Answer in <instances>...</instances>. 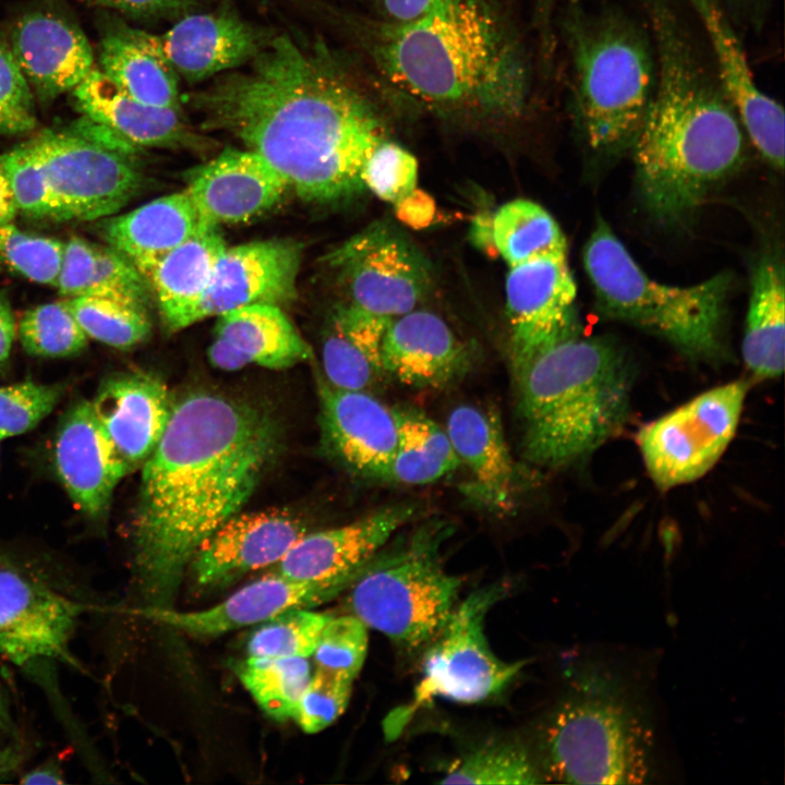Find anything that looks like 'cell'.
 I'll list each match as a JSON object with an SVG mask.
<instances>
[{
  "label": "cell",
  "mask_w": 785,
  "mask_h": 785,
  "mask_svg": "<svg viewBox=\"0 0 785 785\" xmlns=\"http://www.w3.org/2000/svg\"><path fill=\"white\" fill-rule=\"evenodd\" d=\"M246 65L188 95L203 128L240 140L307 202L362 193V168L387 130L349 63L324 38L281 34Z\"/></svg>",
  "instance_id": "cell-1"
},
{
  "label": "cell",
  "mask_w": 785,
  "mask_h": 785,
  "mask_svg": "<svg viewBox=\"0 0 785 785\" xmlns=\"http://www.w3.org/2000/svg\"><path fill=\"white\" fill-rule=\"evenodd\" d=\"M277 445L274 422L245 402L198 390L173 403L159 443L142 466L132 523L141 606L172 607L191 559L241 511Z\"/></svg>",
  "instance_id": "cell-2"
},
{
  "label": "cell",
  "mask_w": 785,
  "mask_h": 785,
  "mask_svg": "<svg viewBox=\"0 0 785 785\" xmlns=\"http://www.w3.org/2000/svg\"><path fill=\"white\" fill-rule=\"evenodd\" d=\"M366 34L382 76L437 114L503 122L521 117L528 106V55L491 0H439L411 21H375Z\"/></svg>",
  "instance_id": "cell-3"
},
{
  "label": "cell",
  "mask_w": 785,
  "mask_h": 785,
  "mask_svg": "<svg viewBox=\"0 0 785 785\" xmlns=\"http://www.w3.org/2000/svg\"><path fill=\"white\" fill-rule=\"evenodd\" d=\"M647 11L656 83L631 148L647 210L675 224L742 164L746 134L667 0H647Z\"/></svg>",
  "instance_id": "cell-4"
},
{
  "label": "cell",
  "mask_w": 785,
  "mask_h": 785,
  "mask_svg": "<svg viewBox=\"0 0 785 785\" xmlns=\"http://www.w3.org/2000/svg\"><path fill=\"white\" fill-rule=\"evenodd\" d=\"M632 381L611 339L577 335L542 352L516 379L524 458L554 469L584 460L624 427Z\"/></svg>",
  "instance_id": "cell-5"
},
{
  "label": "cell",
  "mask_w": 785,
  "mask_h": 785,
  "mask_svg": "<svg viewBox=\"0 0 785 785\" xmlns=\"http://www.w3.org/2000/svg\"><path fill=\"white\" fill-rule=\"evenodd\" d=\"M566 29L573 107L585 143L603 155L631 148L656 83L650 37L613 10L575 9Z\"/></svg>",
  "instance_id": "cell-6"
},
{
  "label": "cell",
  "mask_w": 785,
  "mask_h": 785,
  "mask_svg": "<svg viewBox=\"0 0 785 785\" xmlns=\"http://www.w3.org/2000/svg\"><path fill=\"white\" fill-rule=\"evenodd\" d=\"M583 264L603 315L659 335L689 359L716 363L727 358L728 274L689 287L660 283L601 219L585 243Z\"/></svg>",
  "instance_id": "cell-7"
},
{
  "label": "cell",
  "mask_w": 785,
  "mask_h": 785,
  "mask_svg": "<svg viewBox=\"0 0 785 785\" xmlns=\"http://www.w3.org/2000/svg\"><path fill=\"white\" fill-rule=\"evenodd\" d=\"M450 531L446 521H428L376 554L348 588L350 614L402 650H424L449 618L461 585L440 558Z\"/></svg>",
  "instance_id": "cell-8"
},
{
  "label": "cell",
  "mask_w": 785,
  "mask_h": 785,
  "mask_svg": "<svg viewBox=\"0 0 785 785\" xmlns=\"http://www.w3.org/2000/svg\"><path fill=\"white\" fill-rule=\"evenodd\" d=\"M653 748L650 727L624 702L580 696L550 715L535 759L544 781L643 784L653 776Z\"/></svg>",
  "instance_id": "cell-9"
},
{
  "label": "cell",
  "mask_w": 785,
  "mask_h": 785,
  "mask_svg": "<svg viewBox=\"0 0 785 785\" xmlns=\"http://www.w3.org/2000/svg\"><path fill=\"white\" fill-rule=\"evenodd\" d=\"M505 593L504 585H486L455 606L442 630L424 648L421 680L411 702L391 717V736L434 698L481 702L499 693L518 674L523 662L498 659L484 633L486 614Z\"/></svg>",
  "instance_id": "cell-10"
},
{
  "label": "cell",
  "mask_w": 785,
  "mask_h": 785,
  "mask_svg": "<svg viewBox=\"0 0 785 785\" xmlns=\"http://www.w3.org/2000/svg\"><path fill=\"white\" fill-rule=\"evenodd\" d=\"M748 391L734 381L644 425L637 445L655 486L667 491L708 473L734 438Z\"/></svg>",
  "instance_id": "cell-11"
},
{
  "label": "cell",
  "mask_w": 785,
  "mask_h": 785,
  "mask_svg": "<svg viewBox=\"0 0 785 785\" xmlns=\"http://www.w3.org/2000/svg\"><path fill=\"white\" fill-rule=\"evenodd\" d=\"M349 303L394 319L423 301L432 288L430 262L404 232L375 221L327 255Z\"/></svg>",
  "instance_id": "cell-12"
},
{
  "label": "cell",
  "mask_w": 785,
  "mask_h": 785,
  "mask_svg": "<svg viewBox=\"0 0 785 785\" xmlns=\"http://www.w3.org/2000/svg\"><path fill=\"white\" fill-rule=\"evenodd\" d=\"M28 142L46 172L58 220L107 218L141 188L135 153L107 146L71 128L44 131Z\"/></svg>",
  "instance_id": "cell-13"
},
{
  "label": "cell",
  "mask_w": 785,
  "mask_h": 785,
  "mask_svg": "<svg viewBox=\"0 0 785 785\" xmlns=\"http://www.w3.org/2000/svg\"><path fill=\"white\" fill-rule=\"evenodd\" d=\"M86 609L20 569L0 567V654L33 676L56 663L80 668L71 642Z\"/></svg>",
  "instance_id": "cell-14"
},
{
  "label": "cell",
  "mask_w": 785,
  "mask_h": 785,
  "mask_svg": "<svg viewBox=\"0 0 785 785\" xmlns=\"http://www.w3.org/2000/svg\"><path fill=\"white\" fill-rule=\"evenodd\" d=\"M576 293L566 255L509 267L506 309L515 379L542 352L580 335L573 311Z\"/></svg>",
  "instance_id": "cell-15"
},
{
  "label": "cell",
  "mask_w": 785,
  "mask_h": 785,
  "mask_svg": "<svg viewBox=\"0 0 785 785\" xmlns=\"http://www.w3.org/2000/svg\"><path fill=\"white\" fill-rule=\"evenodd\" d=\"M306 532L304 520L289 510L239 511L202 544L186 573L201 593L225 589L251 571L274 566Z\"/></svg>",
  "instance_id": "cell-16"
},
{
  "label": "cell",
  "mask_w": 785,
  "mask_h": 785,
  "mask_svg": "<svg viewBox=\"0 0 785 785\" xmlns=\"http://www.w3.org/2000/svg\"><path fill=\"white\" fill-rule=\"evenodd\" d=\"M347 589L339 582L295 580L269 572L207 608L178 611L173 607L138 606L130 611L191 637L210 638L258 625L289 609L312 608Z\"/></svg>",
  "instance_id": "cell-17"
},
{
  "label": "cell",
  "mask_w": 785,
  "mask_h": 785,
  "mask_svg": "<svg viewBox=\"0 0 785 785\" xmlns=\"http://www.w3.org/2000/svg\"><path fill=\"white\" fill-rule=\"evenodd\" d=\"M11 51L43 106L71 93L95 68L93 48L63 10L38 5L22 13L9 37Z\"/></svg>",
  "instance_id": "cell-18"
},
{
  "label": "cell",
  "mask_w": 785,
  "mask_h": 785,
  "mask_svg": "<svg viewBox=\"0 0 785 785\" xmlns=\"http://www.w3.org/2000/svg\"><path fill=\"white\" fill-rule=\"evenodd\" d=\"M714 56L715 77L742 130L775 169L784 167V109L757 84L744 47L720 0H688Z\"/></svg>",
  "instance_id": "cell-19"
},
{
  "label": "cell",
  "mask_w": 785,
  "mask_h": 785,
  "mask_svg": "<svg viewBox=\"0 0 785 785\" xmlns=\"http://www.w3.org/2000/svg\"><path fill=\"white\" fill-rule=\"evenodd\" d=\"M301 258V245L290 239L226 246L196 309L195 323L245 305L291 304Z\"/></svg>",
  "instance_id": "cell-20"
},
{
  "label": "cell",
  "mask_w": 785,
  "mask_h": 785,
  "mask_svg": "<svg viewBox=\"0 0 785 785\" xmlns=\"http://www.w3.org/2000/svg\"><path fill=\"white\" fill-rule=\"evenodd\" d=\"M414 515L413 505H394L341 527L306 532L270 572L295 580L334 581L349 588L394 533Z\"/></svg>",
  "instance_id": "cell-21"
},
{
  "label": "cell",
  "mask_w": 785,
  "mask_h": 785,
  "mask_svg": "<svg viewBox=\"0 0 785 785\" xmlns=\"http://www.w3.org/2000/svg\"><path fill=\"white\" fill-rule=\"evenodd\" d=\"M288 189L283 177L261 155L231 147L192 169L185 188L212 227L250 221L275 207Z\"/></svg>",
  "instance_id": "cell-22"
},
{
  "label": "cell",
  "mask_w": 785,
  "mask_h": 785,
  "mask_svg": "<svg viewBox=\"0 0 785 785\" xmlns=\"http://www.w3.org/2000/svg\"><path fill=\"white\" fill-rule=\"evenodd\" d=\"M95 416L126 474L153 454L173 401L165 382L143 371L109 375L90 401Z\"/></svg>",
  "instance_id": "cell-23"
},
{
  "label": "cell",
  "mask_w": 785,
  "mask_h": 785,
  "mask_svg": "<svg viewBox=\"0 0 785 785\" xmlns=\"http://www.w3.org/2000/svg\"><path fill=\"white\" fill-rule=\"evenodd\" d=\"M471 349L430 311L412 310L388 325L379 351L382 372L414 388L438 389L472 365Z\"/></svg>",
  "instance_id": "cell-24"
},
{
  "label": "cell",
  "mask_w": 785,
  "mask_h": 785,
  "mask_svg": "<svg viewBox=\"0 0 785 785\" xmlns=\"http://www.w3.org/2000/svg\"><path fill=\"white\" fill-rule=\"evenodd\" d=\"M155 35L178 76L190 84L243 67L267 40L230 9L186 13Z\"/></svg>",
  "instance_id": "cell-25"
},
{
  "label": "cell",
  "mask_w": 785,
  "mask_h": 785,
  "mask_svg": "<svg viewBox=\"0 0 785 785\" xmlns=\"http://www.w3.org/2000/svg\"><path fill=\"white\" fill-rule=\"evenodd\" d=\"M59 480L89 519H104L113 490L126 474L102 432L90 401L74 403L62 416L53 442Z\"/></svg>",
  "instance_id": "cell-26"
},
{
  "label": "cell",
  "mask_w": 785,
  "mask_h": 785,
  "mask_svg": "<svg viewBox=\"0 0 785 785\" xmlns=\"http://www.w3.org/2000/svg\"><path fill=\"white\" fill-rule=\"evenodd\" d=\"M323 436L349 469L377 479L392 457L398 432L394 410L363 390H343L317 378Z\"/></svg>",
  "instance_id": "cell-27"
},
{
  "label": "cell",
  "mask_w": 785,
  "mask_h": 785,
  "mask_svg": "<svg viewBox=\"0 0 785 785\" xmlns=\"http://www.w3.org/2000/svg\"><path fill=\"white\" fill-rule=\"evenodd\" d=\"M445 431L460 462L471 472L472 480L464 488L468 496L491 511H511L519 492V473L496 413L461 404L450 412Z\"/></svg>",
  "instance_id": "cell-28"
},
{
  "label": "cell",
  "mask_w": 785,
  "mask_h": 785,
  "mask_svg": "<svg viewBox=\"0 0 785 785\" xmlns=\"http://www.w3.org/2000/svg\"><path fill=\"white\" fill-rule=\"evenodd\" d=\"M97 67L128 96L147 105L182 111L180 77L155 34L120 20H104Z\"/></svg>",
  "instance_id": "cell-29"
},
{
  "label": "cell",
  "mask_w": 785,
  "mask_h": 785,
  "mask_svg": "<svg viewBox=\"0 0 785 785\" xmlns=\"http://www.w3.org/2000/svg\"><path fill=\"white\" fill-rule=\"evenodd\" d=\"M74 108L137 146L193 148L197 136L183 112L141 102L118 88L96 65L71 92Z\"/></svg>",
  "instance_id": "cell-30"
},
{
  "label": "cell",
  "mask_w": 785,
  "mask_h": 785,
  "mask_svg": "<svg viewBox=\"0 0 785 785\" xmlns=\"http://www.w3.org/2000/svg\"><path fill=\"white\" fill-rule=\"evenodd\" d=\"M209 227L184 189L107 217L100 224V233L143 274L158 258Z\"/></svg>",
  "instance_id": "cell-31"
},
{
  "label": "cell",
  "mask_w": 785,
  "mask_h": 785,
  "mask_svg": "<svg viewBox=\"0 0 785 785\" xmlns=\"http://www.w3.org/2000/svg\"><path fill=\"white\" fill-rule=\"evenodd\" d=\"M226 246L218 227H209L143 271L168 330L179 331L195 324L196 309Z\"/></svg>",
  "instance_id": "cell-32"
},
{
  "label": "cell",
  "mask_w": 785,
  "mask_h": 785,
  "mask_svg": "<svg viewBox=\"0 0 785 785\" xmlns=\"http://www.w3.org/2000/svg\"><path fill=\"white\" fill-rule=\"evenodd\" d=\"M214 338L231 350L240 369L256 364L283 370L313 357L282 309L270 304L240 306L218 315Z\"/></svg>",
  "instance_id": "cell-33"
},
{
  "label": "cell",
  "mask_w": 785,
  "mask_h": 785,
  "mask_svg": "<svg viewBox=\"0 0 785 785\" xmlns=\"http://www.w3.org/2000/svg\"><path fill=\"white\" fill-rule=\"evenodd\" d=\"M55 287L65 298H107L146 311L149 305L148 282L125 255L80 237L64 243Z\"/></svg>",
  "instance_id": "cell-34"
},
{
  "label": "cell",
  "mask_w": 785,
  "mask_h": 785,
  "mask_svg": "<svg viewBox=\"0 0 785 785\" xmlns=\"http://www.w3.org/2000/svg\"><path fill=\"white\" fill-rule=\"evenodd\" d=\"M785 277L782 256L765 253L756 264L742 340V358L758 378L782 375L785 350Z\"/></svg>",
  "instance_id": "cell-35"
},
{
  "label": "cell",
  "mask_w": 785,
  "mask_h": 785,
  "mask_svg": "<svg viewBox=\"0 0 785 785\" xmlns=\"http://www.w3.org/2000/svg\"><path fill=\"white\" fill-rule=\"evenodd\" d=\"M394 414L397 447L377 479L427 484L458 469L460 460L445 430L416 410L399 409Z\"/></svg>",
  "instance_id": "cell-36"
},
{
  "label": "cell",
  "mask_w": 785,
  "mask_h": 785,
  "mask_svg": "<svg viewBox=\"0 0 785 785\" xmlns=\"http://www.w3.org/2000/svg\"><path fill=\"white\" fill-rule=\"evenodd\" d=\"M492 240L509 267L567 252L565 235L554 217L541 205L523 198L507 202L495 212Z\"/></svg>",
  "instance_id": "cell-37"
},
{
  "label": "cell",
  "mask_w": 785,
  "mask_h": 785,
  "mask_svg": "<svg viewBox=\"0 0 785 785\" xmlns=\"http://www.w3.org/2000/svg\"><path fill=\"white\" fill-rule=\"evenodd\" d=\"M235 673L261 710L278 722L293 720L311 668L304 657H252Z\"/></svg>",
  "instance_id": "cell-38"
},
{
  "label": "cell",
  "mask_w": 785,
  "mask_h": 785,
  "mask_svg": "<svg viewBox=\"0 0 785 785\" xmlns=\"http://www.w3.org/2000/svg\"><path fill=\"white\" fill-rule=\"evenodd\" d=\"M544 782L535 757L511 739L488 741L456 760L442 784H536Z\"/></svg>",
  "instance_id": "cell-39"
},
{
  "label": "cell",
  "mask_w": 785,
  "mask_h": 785,
  "mask_svg": "<svg viewBox=\"0 0 785 785\" xmlns=\"http://www.w3.org/2000/svg\"><path fill=\"white\" fill-rule=\"evenodd\" d=\"M69 310L88 338L117 349H129L150 333L147 311L99 297L64 299Z\"/></svg>",
  "instance_id": "cell-40"
},
{
  "label": "cell",
  "mask_w": 785,
  "mask_h": 785,
  "mask_svg": "<svg viewBox=\"0 0 785 785\" xmlns=\"http://www.w3.org/2000/svg\"><path fill=\"white\" fill-rule=\"evenodd\" d=\"M329 617L311 608L282 612L253 630L246 643L247 656L307 659Z\"/></svg>",
  "instance_id": "cell-41"
},
{
  "label": "cell",
  "mask_w": 785,
  "mask_h": 785,
  "mask_svg": "<svg viewBox=\"0 0 785 785\" xmlns=\"http://www.w3.org/2000/svg\"><path fill=\"white\" fill-rule=\"evenodd\" d=\"M16 333L26 352L43 358L77 354L88 339L64 300L26 311L16 326Z\"/></svg>",
  "instance_id": "cell-42"
},
{
  "label": "cell",
  "mask_w": 785,
  "mask_h": 785,
  "mask_svg": "<svg viewBox=\"0 0 785 785\" xmlns=\"http://www.w3.org/2000/svg\"><path fill=\"white\" fill-rule=\"evenodd\" d=\"M64 243L24 232L12 222L0 224V267L44 285L56 286Z\"/></svg>",
  "instance_id": "cell-43"
},
{
  "label": "cell",
  "mask_w": 785,
  "mask_h": 785,
  "mask_svg": "<svg viewBox=\"0 0 785 785\" xmlns=\"http://www.w3.org/2000/svg\"><path fill=\"white\" fill-rule=\"evenodd\" d=\"M17 213L33 219L58 220L46 172L29 142L0 154Z\"/></svg>",
  "instance_id": "cell-44"
},
{
  "label": "cell",
  "mask_w": 785,
  "mask_h": 785,
  "mask_svg": "<svg viewBox=\"0 0 785 785\" xmlns=\"http://www.w3.org/2000/svg\"><path fill=\"white\" fill-rule=\"evenodd\" d=\"M353 678L316 666L300 698L293 721L306 734L331 725L346 710Z\"/></svg>",
  "instance_id": "cell-45"
},
{
  "label": "cell",
  "mask_w": 785,
  "mask_h": 785,
  "mask_svg": "<svg viewBox=\"0 0 785 785\" xmlns=\"http://www.w3.org/2000/svg\"><path fill=\"white\" fill-rule=\"evenodd\" d=\"M62 384L24 381L0 387V440L34 428L58 404Z\"/></svg>",
  "instance_id": "cell-46"
},
{
  "label": "cell",
  "mask_w": 785,
  "mask_h": 785,
  "mask_svg": "<svg viewBox=\"0 0 785 785\" xmlns=\"http://www.w3.org/2000/svg\"><path fill=\"white\" fill-rule=\"evenodd\" d=\"M367 641V627L357 616H330L312 655L316 666L354 679L364 664Z\"/></svg>",
  "instance_id": "cell-47"
},
{
  "label": "cell",
  "mask_w": 785,
  "mask_h": 785,
  "mask_svg": "<svg viewBox=\"0 0 785 785\" xmlns=\"http://www.w3.org/2000/svg\"><path fill=\"white\" fill-rule=\"evenodd\" d=\"M361 177L365 189L395 204L415 189L418 161L406 148L386 138L366 159Z\"/></svg>",
  "instance_id": "cell-48"
},
{
  "label": "cell",
  "mask_w": 785,
  "mask_h": 785,
  "mask_svg": "<svg viewBox=\"0 0 785 785\" xmlns=\"http://www.w3.org/2000/svg\"><path fill=\"white\" fill-rule=\"evenodd\" d=\"M35 100L9 41L0 37V135L34 130L37 124Z\"/></svg>",
  "instance_id": "cell-49"
},
{
  "label": "cell",
  "mask_w": 785,
  "mask_h": 785,
  "mask_svg": "<svg viewBox=\"0 0 785 785\" xmlns=\"http://www.w3.org/2000/svg\"><path fill=\"white\" fill-rule=\"evenodd\" d=\"M322 358L324 378L343 390L365 391L374 375L382 372L357 343L333 324L324 339Z\"/></svg>",
  "instance_id": "cell-50"
},
{
  "label": "cell",
  "mask_w": 785,
  "mask_h": 785,
  "mask_svg": "<svg viewBox=\"0 0 785 785\" xmlns=\"http://www.w3.org/2000/svg\"><path fill=\"white\" fill-rule=\"evenodd\" d=\"M391 321L349 303L338 305L331 316V324L357 343L381 371V343Z\"/></svg>",
  "instance_id": "cell-51"
},
{
  "label": "cell",
  "mask_w": 785,
  "mask_h": 785,
  "mask_svg": "<svg viewBox=\"0 0 785 785\" xmlns=\"http://www.w3.org/2000/svg\"><path fill=\"white\" fill-rule=\"evenodd\" d=\"M136 17H167L189 13L196 0H84Z\"/></svg>",
  "instance_id": "cell-52"
},
{
  "label": "cell",
  "mask_w": 785,
  "mask_h": 785,
  "mask_svg": "<svg viewBox=\"0 0 785 785\" xmlns=\"http://www.w3.org/2000/svg\"><path fill=\"white\" fill-rule=\"evenodd\" d=\"M395 207L399 220L413 229L426 228L433 222L436 215L434 200L426 192L416 188L395 203Z\"/></svg>",
  "instance_id": "cell-53"
},
{
  "label": "cell",
  "mask_w": 785,
  "mask_h": 785,
  "mask_svg": "<svg viewBox=\"0 0 785 785\" xmlns=\"http://www.w3.org/2000/svg\"><path fill=\"white\" fill-rule=\"evenodd\" d=\"M439 0H377L385 20L407 22L430 11Z\"/></svg>",
  "instance_id": "cell-54"
},
{
  "label": "cell",
  "mask_w": 785,
  "mask_h": 785,
  "mask_svg": "<svg viewBox=\"0 0 785 785\" xmlns=\"http://www.w3.org/2000/svg\"><path fill=\"white\" fill-rule=\"evenodd\" d=\"M16 336L15 318L5 294L0 292V366L8 360Z\"/></svg>",
  "instance_id": "cell-55"
},
{
  "label": "cell",
  "mask_w": 785,
  "mask_h": 785,
  "mask_svg": "<svg viewBox=\"0 0 785 785\" xmlns=\"http://www.w3.org/2000/svg\"><path fill=\"white\" fill-rule=\"evenodd\" d=\"M22 784H64V773L59 761L49 759L24 773Z\"/></svg>",
  "instance_id": "cell-56"
},
{
  "label": "cell",
  "mask_w": 785,
  "mask_h": 785,
  "mask_svg": "<svg viewBox=\"0 0 785 785\" xmlns=\"http://www.w3.org/2000/svg\"><path fill=\"white\" fill-rule=\"evenodd\" d=\"M24 760L22 741L0 742V782L13 776Z\"/></svg>",
  "instance_id": "cell-57"
},
{
  "label": "cell",
  "mask_w": 785,
  "mask_h": 785,
  "mask_svg": "<svg viewBox=\"0 0 785 785\" xmlns=\"http://www.w3.org/2000/svg\"><path fill=\"white\" fill-rule=\"evenodd\" d=\"M0 739L4 741H21L17 724L15 722L9 697L0 684Z\"/></svg>",
  "instance_id": "cell-58"
},
{
  "label": "cell",
  "mask_w": 785,
  "mask_h": 785,
  "mask_svg": "<svg viewBox=\"0 0 785 785\" xmlns=\"http://www.w3.org/2000/svg\"><path fill=\"white\" fill-rule=\"evenodd\" d=\"M16 214L14 198L0 160V224L12 222Z\"/></svg>",
  "instance_id": "cell-59"
},
{
  "label": "cell",
  "mask_w": 785,
  "mask_h": 785,
  "mask_svg": "<svg viewBox=\"0 0 785 785\" xmlns=\"http://www.w3.org/2000/svg\"><path fill=\"white\" fill-rule=\"evenodd\" d=\"M0 270H1V267H0Z\"/></svg>",
  "instance_id": "cell-60"
}]
</instances>
